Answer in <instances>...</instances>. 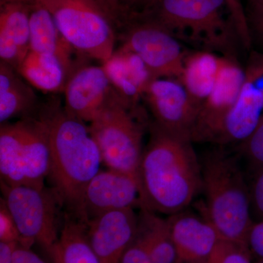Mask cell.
Returning <instances> with one entry per match:
<instances>
[{
  "label": "cell",
  "instance_id": "obj_19",
  "mask_svg": "<svg viewBox=\"0 0 263 263\" xmlns=\"http://www.w3.org/2000/svg\"><path fill=\"white\" fill-rule=\"evenodd\" d=\"M11 66L0 64V122L18 116L29 117L34 111L37 98L32 88Z\"/></svg>",
  "mask_w": 263,
  "mask_h": 263
},
{
  "label": "cell",
  "instance_id": "obj_32",
  "mask_svg": "<svg viewBox=\"0 0 263 263\" xmlns=\"http://www.w3.org/2000/svg\"><path fill=\"white\" fill-rule=\"evenodd\" d=\"M251 253L263 260V220L253 222L247 238Z\"/></svg>",
  "mask_w": 263,
  "mask_h": 263
},
{
  "label": "cell",
  "instance_id": "obj_5",
  "mask_svg": "<svg viewBox=\"0 0 263 263\" xmlns=\"http://www.w3.org/2000/svg\"><path fill=\"white\" fill-rule=\"evenodd\" d=\"M51 167L47 135L37 117L0 127L1 181L43 190Z\"/></svg>",
  "mask_w": 263,
  "mask_h": 263
},
{
  "label": "cell",
  "instance_id": "obj_14",
  "mask_svg": "<svg viewBox=\"0 0 263 263\" xmlns=\"http://www.w3.org/2000/svg\"><path fill=\"white\" fill-rule=\"evenodd\" d=\"M90 245L100 263H120L134 240L138 215L133 209L105 213L86 222Z\"/></svg>",
  "mask_w": 263,
  "mask_h": 263
},
{
  "label": "cell",
  "instance_id": "obj_16",
  "mask_svg": "<svg viewBox=\"0 0 263 263\" xmlns=\"http://www.w3.org/2000/svg\"><path fill=\"white\" fill-rule=\"evenodd\" d=\"M176 263H207L221 238L206 217L183 211L169 216Z\"/></svg>",
  "mask_w": 263,
  "mask_h": 263
},
{
  "label": "cell",
  "instance_id": "obj_38",
  "mask_svg": "<svg viewBox=\"0 0 263 263\" xmlns=\"http://www.w3.org/2000/svg\"><path fill=\"white\" fill-rule=\"evenodd\" d=\"M256 263H263V260H262V259H259L258 262H256Z\"/></svg>",
  "mask_w": 263,
  "mask_h": 263
},
{
  "label": "cell",
  "instance_id": "obj_15",
  "mask_svg": "<svg viewBox=\"0 0 263 263\" xmlns=\"http://www.w3.org/2000/svg\"><path fill=\"white\" fill-rule=\"evenodd\" d=\"M113 89L103 65L81 66L66 83L64 107L71 115L90 123Z\"/></svg>",
  "mask_w": 263,
  "mask_h": 263
},
{
  "label": "cell",
  "instance_id": "obj_13",
  "mask_svg": "<svg viewBox=\"0 0 263 263\" xmlns=\"http://www.w3.org/2000/svg\"><path fill=\"white\" fill-rule=\"evenodd\" d=\"M245 71L230 58H223L211 94L202 103L192 133V141L216 143L227 115L238 98Z\"/></svg>",
  "mask_w": 263,
  "mask_h": 263
},
{
  "label": "cell",
  "instance_id": "obj_11",
  "mask_svg": "<svg viewBox=\"0 0 263 263\" xmlns=\"http://www.w3.org/2000/svg\"><path fill=\"white\" fill-rule=\"evenodd\" d=\"M155 124L173 134L190 138L200 105L193 100L179 80L154 79L144 93Z\"/></svg>",
  "mask_w": 263,
  "mask_h": 263
},
{
  "label": "cell",
  "instance_id": "obj_37",
  "mask_svg": "<svg viewBox=\"0 0 263 263\" xmlns=\"http://www.w3.org/2000/svg\"><path fill=\"white\" fill-rule=\"evenodd\" d=\"M110 1L113 2L114 4L116 5H117L118 7H119V8H122V9L127 10L126 9H124V8H123L122 6V0H110Z\"/></svg>",
  "mask_w": 263,
  "mask_h": 263
},
{
  "label": "cell",
  "instance_id": "obj_6",
  "mask_svg": "<svg viewBox=\"0 0 263 263\" xmlns=\"http://www.w3.org/2000/svg\"><path fill=\"white\" fill-rule=\"evenodd\" d=\"M53 15L59 30L76 51L105 62L114 53L115 24L83 0H37Z\"/></svg>",
  "mask_w": 263,
  "mask_h": 263
},
{
  "label": "cell",
  "instance_id": "obj_22",
  "mask_svg": "<svg viewBox=\"0 0 263 263\" xmlns=\"http://www.w3.org/2000/svg\"><path fill=\"white\" fill-rule=\"evenodd\" d=\"M222 60L221 57L205 51L197 52L185 59L180 81L200 106L214 89Z\"/></svg>",
  "mask_w": 263,
  "mask_h": 263
},
{
  "label": "cell",
  "instance_id": "obj_26",
  "mask_svg": "<svg viewBox=\"0 0 263 263\" xmlns=\"http://www.w3.org/2000/svg\"><path fill=\"white\" fill-rule=\"evenodd\" d=\"M238 146V155L247 160L254 172L263 167V117L250 136Z\"/></svg>",
  "mask_w": 263,
  "mask_h": 263
},
{
  "label": "cell",
  "instance_id": "obj_31",
  "mask_svg": "<svg viewBox=\"0 0 263 263\" xmlns=\"http://www.w3.org/2000/svg\"><path fill=\"white\" fill-rule=\"evenodd\" d=\"M120 263H154L148 251L136 236L123 255Z\"/></svg>",
  "mask_w": 263,
  "mask_h": 263
},
{
  "label": "cell",
  "instance_id": "obj_30",
  "mask_svg": "<svg viewBox=\"0 0 263 263\" xmlns=\"http://www.w3.org/2000/svg\"><path fill=\"white\" fill-rule=\"evenodd\" d=\"M250 190L251 207L263 220V167L254 172Z\"/></svg>",
  "mask_w": 263,
  "mask_h": 263
},
{
  "label": "cell",
  "instance_id": "obj_21",
  "mask_svg": "<svg viewBox=\"0 0 263 263\" xmlns=\"http://www.w3.org/2000/svg\"><path fill=\"white\" fill-rule=\"evenodd\" d=\"M51 257L53 263H100L90 245L86 224L70 213L66 214Z\"/></svg>",
  "mask_w": 263,
  "mask_h": 263
},
{
  "label": "cell",
  "instance_id": "obj_1",
  "mask_svg": "<svg viewBox=\"0 0 263 263\" xmlns=\"http://www.w3.org/2000/svg\"><path fill=\"white\" fill-rule=\"evenodd\" d=\"M138 171L141 208L171 216L186 210L202 191L200 159L190 138L155 122Z\"/></svg>",
  "mask_w": 263,
  "mask_h": 263
},
{
  "label": "cell",
  "instance_id": "obj_28",
  "mask_svg": "<svg viewBox=\"0 0 263 263\" xmlns=\"http://www.w3.org/2000/svg\"><path fill=\"white\" fill-rule=\"evenodd\" d=\"M20 233L4 199L0 200V242L20 245Z\"/></svg>",
  "mask_w": 263,
  "mask_h": 263
},
{
  "label": "cell",
  "instance_id": "obj_8",
  "mask_svg": "<svg viewBox=\"0 0 263 263\" xmlns=\"http://www.w3.org/2000/svg\"><path fill=\"white\" fill-rule=\"evenodd\" d=\"M228 0H157L145 14L176 37H190L209 46L221 47L229 27L222 15Z\"/></svg>",
  "mask_w": 263,
  "mask_h": 263
},
{
  "label": "cell",
  "instance_id": "obj_35",
  "mask_svg": "<svg viewBox=\"0 0 263 263\" xmlns=\"http://www.w3.org/2000/svg\"><path fill=\"white\" fill-rule=\"evenodd\" d=\"M16 243L0 242V263H13V254Z\"/></svg>",
  "mask_w": 263,
  "mask_h": 263
},
{
  "label": "cell",
  "instance_id": "obj_27",
  "mask_svg": "<svg viewBox=\"0 0 263 263\" xmlns=\"http://www.w3.org/2000/svg\"><path fill=\"white\" fill-rule=\"evenodd\" d=\"M228 8L229 10L232 22L242 42L246 47H250L252 44L250 31H249L247 14L243 10L241 0H228Z\"/></svg>",
  "mask_w": 263,
  "mask_h": 263
},
{
  "label": "cell",
  "instance_id": "obj_3",
  "mask_svg": "<svg viewBox=\"0 0 263 263\" xmlns=\"http://www.w3.org/2000/svg\"><path fill=\"white\" fill-rule=\"evenodd\" d=\"M200 163L207 219L221 239L247 245L254 221L250 190L239 156L219 146L206 152Z\"/></svg>",
  "mask_w": 263,
  "mask_h": 263
},
{
  "label": "cell",
  "instance_id": "obj_24",
  "mask_svg": "<svg viewBox=\"0 0 263 263\" xmlns=\"http://www.w3.org/2000/svg\"><path fill=\"white\" fill-rule=\"evenodd\" d=\"M103 66L114 89L128 100L138 103L142 95L133 79L124 55L120 51L103 62Z\"/></svg>",
  "mask_w": 263,
  "mask_h": 263
},
{
  "label": "cell",
  "instance_id": "obj_20",
  "mask_svg": "<svg viewBox=\"0 0 263 263\" xmlns=\"http://www.w3.org/2000/svg\"><path fill=\"white\" fill-rule=\"evenodd\" d=\"M136 236L154 263H176V252L167 218L141 209Z\"/></svg>",
  "mask_w": 263,
  "mask_h": 263
},
{
  "label": "cell",
  "instance_id": "obj_25",
  "mask_svg": "<svg viewBox=\"0 0 263 263\" xmlns=\"http://www.w3.org/2000/svg\"><path fill=\"white\" fill-rule=\"evenodd\" d=\"M248 246L220 239L207 263H251Z\"/></svg>",
  "mask_w": 263,
  "mask_h": 263
},
{
  "label": "cell",
  "instance_id": "obj_10",
  "mask_svg": "<svg viewBox=\"0 0 263 263\" xmlns=\"http://www.w3.org/2000/svg\"><path fill=\"white\" fill-rule=\"evenodd\" d=\"M238 98L223 122L216 144L243 143L263 117V53H253Z\"/></svg>",
  "mask_w": 263,
  "mask_h": 263
},
{
  "label": "cell",
  "instance_id": "obj_33",
  "mask_svg": "<svg viewBox=\"0 0 263 263\" xmlns=\"http://www.w3.org/2000/svg\"><path fill=\"white\" fill-rule=\"evenodd\" d=\"M13 263H46L31 249L17 245L13 254Z\"/></svg>",
  "mask_w": 263,
  "mask_h": 263
},
{
  "label": "cell",
  "instance_id": "obj_34",
  "mask_svg": "<svg viewBox=\"0 0 263 263\" xmlns=\"http://www.w3.org/2000/svg\"><path fill=\"white\" fill-rule=\"evenodd\" d=\"M157 0H122L124 9L132 13H146L155 4Z\"/></svg>",
  "mask_w": 263,
  "mask_h": 263
},
{
  "label": "cell",
  "instance_id": "obj_18",
  "mask_svg": "<svg viewBox=\"0 0 263 263\" xmlns=\"http://www.w3.org/2000/svg\"><path fill=\"white\" fill-rule=\"evenodd\" d=\"M32 3L9 2L1 4L0 58L15 70L30 51L29 13Z\"/></svg>",
  "mask_w": 263,
  "mask_h": 263
},
{
  "label": "cell",
  "instance_id": "obj_2",
  "mask_svg": "<svg viewBox=\"0 0 263 263\" xmlns=\"http://www.w3.org/2000/svg\"><path fill=\"white\" fill-rule=\"evenodd\" d=\"M37 117L49 144L52 190L60 205L77 215L86 186L103 163L98 145L85 122L56 102L40 109Z\"/></svg>",
  "mask_w": 263,
  "mask_h": 263
},
{
  "label": "cell",
  "instance_id": "obj_29",
  "mask_svg": "<svg viewBox=\"0 0 263 263\" xmlns=\"http://www.w3.org/2000/svg\"><path fill=\"white\" fill-rule=\"evenodd\" d=\"M249 7L247 16L252 42L255 41L263 50V3Z\"/></svg>",
  "mask_w": 263,
  "mask_h": 263
},
{
  "label": "cell",
  "instance_id": "obj_36",
  "mask_svg": "<svg viewBox=\"0 0 263 263\" xmlns=\"http://www.w3.org/2000/svg\"><path fill=\"white\" fill-rule=\"evenodd\" d=\"M262 3H263V0H249V6L250 5L262 4Z\"/></svg>",
  "mask_w": 263,
  "mask_h": 263
},
{
  "label": "cell",
  "instance_id": "obj_23",
  "mask_svg": "<svg viewBox=\"0 0 263 263\" xmlns=\"http://www.w3.org/2000/svg\"><path fill=\"white\" fill-rule=\"evenodd\" d=\"M15 70L31 86L46 92L64 89L67 81L60 60L46 53L29 51Z\"/></svg>",
  "mask_w": 263,
  "mask_h": 263
},
{
  "label": "cell",
  "instance_id": "obj_12",
  "mask_svg": "<svg viewBox=\"0 0 263 263\" xmlns=\"http://www.w3.org/2000/svg\"><path fill=\"white\" fill-rule=\"evenodd\" d=\"M136 207L141 208L138 179L108 168L99 171L88 183L76 216L86 222L105 213Z\"/></svg>",
  "mask_w": 263,
  "mask_h": 263
},
{
  "label": "cell",
  "instance_id": "obj_7",
  "mask_svg": "<svg viewBox=\"0 0 263 263\" xmlns=\"http://www.w3.org/2000/svg\"><path fill=\"white\" fill-rule=\"evenodd\" d=\"M1 190L22 238L19 246L31 249L37 243L51 255L61 231L58 217L61 205L53 190L9 186L3 181Z\"/></svg>",
  "mask_w": 263,
  "mask_h": 263
},
{
  "label": "cell",
  "instance_id": "obj_4",
  "mask_svg": "<svg viewBox=\"0 0 263 263\" xmlns=\"http://www.w3.org/2000/svg\"><path fill=\"white\" fill-rule=\"evenodd\" d=\"M134 103L114 89L89 126L103 163L138 179L143 155L144 121Z\"/></svg>",
  "mask_w": 263,
  "mask_h": 263
},
{
  "label": "cell",
  "instance_id": "obj_9",
  "mask_svg": "<svg viewBox=\"0 0 263 263\" xmlns=\"http://www.w3.org/2000/svg\"><path fill=\"white\" fill-rule=\"evenodd\" d=\"M123 25L122 48L139 57L154 79L181 80L186 58L176 36L145 13H131Z\"/></svg>",
  "mask_w": 263,
  "mask_h": 263
},
{
  "label": "cell",
  "instance_id": "obj_17",
  "mask_svg": "<svg viewBox=\"0 0 263 263\" xmlns=\"http://www.w3.org/2000/svg\"><path fill=\"white\" fill-rule=\"evenodd\" d=\"M30 51L46 53L56 57L61 62L67 80L81 66L76 59L75 48L66 41L59 30L53 15L39 1L31 5L29 13Z\"/></svg>",
  "mask_w": 263,
  "mask_h": 263
}]
</instances>
